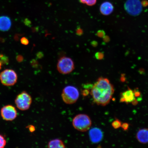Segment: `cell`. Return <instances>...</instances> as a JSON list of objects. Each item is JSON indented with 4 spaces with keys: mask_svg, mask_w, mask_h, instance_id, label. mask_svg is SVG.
<instances>
[{
    "mask_svg": "<svg viewBox=\"0 0 148 148\" xmlns=\"http://www.w3.org/2000/svg\"><path fill=\"white\" fill-rule=\"evenodd\" d=\"M114 92V86L109 79L100 77L92 86L90 93L94 102L105 106L110 102Z\"/></svg>",
    "mask_w": 148,
    "mask_h": 148,
    "instance_id": "6da1fadb",
    "label": "cell"
},
{
    "mask_svg": "<svg viewBox=\"0 0 148 148\" xmlns=\"http://www.w3.org/2000/svg\"><path fill=\"white\" fill-rule=\"evenodd\" d=\"M73 125L75 129L80 132H86L90 128L92 121L87 114H79L76 116L73 120Z\"/></svg>",
    "mask_w": 148,
    "mask_h": 148,
    "instance_id": "7a4b0ae2",
    "label": "cell"
},
{
    "mask_svg": "<svg viewBox=\"0 0 148 148\" xmlns=\"http://www.w3.org/2000/svg\"><path fill=\"white\" fill-rule=\"evenodd\" d=\"M63 101L67 104H72L76 102L79 97V92L75 87L68 86L63 90L62 94Z\"/></svg>",
    "mask_w": 148,
    "mask_h": 148,
    "instance_id": "3957f363",
    "label": "cell"
},
{
    "mask_svg": "<svg viewBox=\"0 0 148 148\" xmlns=\"http://www.w3.org/2000/svg\"><path fill=\"white\" fill-rule=\"evenodd\" d=\"M32 98L25 91L18 94L15 99V103L17 108L22 111L29 110L32 103Z\"/></svg>",
    "mask_w": 148,
    "mask_h": 148,
    "instance_id": "277c9868",
    "label": "cell"
},
{
    "mask_svg": "<svg viewBox=\"0 0 148 148\" xmlns=\"http://www.w3.org/2000/svg\"><path fill=\"white\" fill-rule=\"evenodd\" d=\"M18 75L14 70L7 69L0 73V81L3 86H11L17 82Z\"/></svg>",
    "mask_w": 148,
    "mask_h": 148,
    "instance_id": "5b68a950",
    "label": "cell"
},
{
    "mask_svg": "<svg viewBox=\"0 0 148 148\" xmlns=\"http://www.w3.org/2000/svg\"><path fill=\"white\" fill-rule=\"evenodd\" d=\"M57 69L60 73L66 75L73 71L75 69V64L71 58L63 57L58 61Z\"/></svg>",
    "mask_w": 148,
    "mask_h": 148,
    "instance_id": "8992f818",
    "label": "cell"
},
{
    "mask_svg": "<svg viewBox=\"0 0 148 148\" xmlns=\"http://www.w3.org/2000/svg\"><path fill=\"white\" fill-rule=\"evenodd\" d=\"M142 6L140 0H127L125 4L126 11L132 16L140 14L142 10Z\"/></svg>",
    "mask_w": 148,
    "mask_h": 148,
    "instance_id": "52a82bcc",
    "label": "cell"
},
{
    "mask_svg": "<svg viewBox=\"0 0 148 148\" xmlns=\"http://www.w3.org/2000/svg\"><path fill=\"white\" fill-rule=\"evenodd\" d=\"M1 114L3 120L7 121H12L17 117V112L15 107L9 105L1 108Z\"/></svg>",
    "mask_w": 148,
    "mask_h": 148,
    "instance_id": "ba28073f",
    "label": "cell"
},
{
    "mask_svg": "<svg viewBox=\"0 0 148 148\" xmlns=\"http://www.w3.org/2000/svg\"><path fill=\"white\" fill-rule=\"evenodd\" d=\"M134 90L128 88L126 91L121 94L120 101L127 103H131L134 105L137 104L138 101L136 99Z\"/></svg>",
    "mask_w": 148,
    "mask_h": 148,
    "instance_id": "9c48e42d",
    "label": "cell"
},
{
    "mask_svg": "<svg viewBox=\"0 0 148 148\" xmlns=\"http://www.w3.org/2000/svg\"><path fill=\"white\" fill-rule=\"evenodd\" d=\"M89 134L90 140L93 143H99L103 138L102 132L101 129L97 127L90 130Z\"/></svg>",
    "mask_w": 148,
    "mask_h": 148,
    "instance_id": "30bf717a",
    "label": "cell"
},
{
    "mask_svg": "<svg viewBox=\"0 0 148 148\" xmlns=\"http://www.w3.org/2000/svg\"><path fill=\"white\" fill-rule=\"evenodd\" d=\"M114 7L112 3L105 1L101 5L99 10L101 13L105 16H108L113 12Z\"/></svg>",
    "mask_w": 148,
    "mask_h": 148,
    "instance_id": "8fae6325",
    "label": "cell"
},
{
    "mask_svg": "<svg viewBox=\"0 0 148 148\" xmlns=\"http://www.w3.org/2000/svg\"><path fill=\"white\" fill-rule=\"evenodd\" d=\"M138 141L142 144L148 143V129H140L136 135Z\"/></svg>",
    "mask_w": 148,
    "mask_h": 148,
    "instance_id": "7c38bea8",
    "label": "cell"
},
{
    "mask_svg": "<svg viewBox=\"0 0 148 148\" xmlns=\"http://www.w3.org/2000/svg\"><path fill=\"white\" fill-rule=\"evenodd\" d=\"M12 25V22L8 16H0V30L3 32L8 31Z\"/></svg>",
    "mask_w": 148,
    "mask_h": 148,
    "instance_id": "4fadbf2b",
    "label": "cell"
},
{
    "mask_svg": "<svg viewBox=\"0 0 148 148\" xmlns=\"http://www.w3.org/2000/svg\"><path fill=\"white\" fill-rule=\"evenodd\" d=\"M48 147L50 148H64L65 145L62 140L55 139L50 140L48 143Z\"/></svg>",
    "mask_w": 148,
    "mask_h": 148,
    "instance_id": "5bb4252c",
    "label": "cell"
},
{
    "mask_svg": "<svg viewBox=\"0 0 148 148\" xmlns=\"http://www.w3.org/2000/svg\"><path fill=\"white\" fill-rule=\"evenodd\" d=\"M122 123L121 121L118 119H116L112 122V125L114 129H118L121 127Z\"/></svg>",
    "mask_w": 148,
    "mask_h": 148,
    "instance_id": "9a60e30c",
    "label": "cell"
},
{
    "mask_svg": "<svg viewBox=\"0 0 148 148\" xmlns=\"http://www.w3.org/2000/svg\"><path fill=\"white\" fill-rule=\"evenodd\" d=\"M6 144V140L2 135L0 134V148H4Z\"/></svg>",
    "mask_w": 148,
    "mask_h": 148,
    "instance_id": "2e32d148",
    "label": "cell"
},
{
    "mask_svg": "<svg viewBox=\"0 0 148 148\" xmlns=\"http://www.w3.org/2000/svg\"><path fill=\"white\" fill-rule=\"evenodd\" d=\"M97 2V0H86V4L88 6H91L95 5Z\"/></svg>",
    "mask_w": 148,
    "mask_h": 148,
    "instance_id": "e0dca14e",
    "label": "cell"
},
{
    "mask_svg": "<svg viewBox=\"0 0 148 148\" xmlns=\"http://www.w3.org/2000/svg\"><path fill=\"white\" fill-rule=\"evenodd\" d=\"M95 56L96 58L98 60H101L104 57V54L103 53L101 52H97L95 54Z\"/></svg>",
    "mask_w": 148,
    "mask_h": 148,
    "instance_id": "ac0fdd59",
    "label": "cell"
},
{
    "mask_svg": "<svg viewBox=\"0 0 148 148\" xmlns=\"http://www.w3.org/2000/svg\"><path fill=\"white\" fill-rule=\"evenodd\" d=\"M21 43L23 45H27L29 44V40L28 39L25 37H23L20 40Z\"/></svg>",
    "mask_w": 148,
    "mask_h": 148,
    "instance_id": "d6986e66",
    "label": "cell"
},
{
    "mask_svg": "<svg viewBox=\"0 0 148 148\" xmlns=\"http://www.w3.org/2000/svg\"><path fill=\"white\" fill-rule=\"evenodd\" d=\"M1 59V62L2 64H6L8 63L9 60L8 57L3 56L2 57Z\"/></svg>",
    "mask_w": 148,
    "mask_h": 148,
    "instance_id": "ffe728a7",
    "label": "cell"
},
{
    "mask_svg": "<svg viewBox=\"0 0 148 148\" xmlns=\"http://www.w3.org/2000/svg\"><path fill=\"white\" fill-rule=\"evenodd\" d=\"M121 127L124 130L127 131L129 128V124L127 123H123L121 124Z\"/></svg>",
    "mask_w": 148,
    "mask_h": 148,
    "instance_id": "44dd1931",
    "label": "cell"
},
{
    "mask_svg": "<svg viewBox=\"0 0 148 148\" xmlns=\"http://www.w3.org/2000/svg\"><path fill=\"white\" fill-rule=\"evenodd\" d=\"M97 35L98 36L103 38L105 36V33L103 30H99L98 31L97 33Z\"/></svg>",
    "mask_w": 148,
    "mask_h": 148,
    "instance_id": "7402d4cb",
    "label": "cell"
},
{
    "mask_svg": "<svg viewBox=\"0 0 148 148\" xmlns=\"http://www.w3.org/2000/svg\"><path fill=\"white\" fill-rule=\"evenodd\" d=\"M76 33L77 36H81L83 34V31L80 27H77L76 31Z\"/></svg>",
    "mask_w": 148,
    "mask_h": 148,
    "instance_id": "603a6c76",
    "label": "cell"
},
{
    "mask_svg": "<svg viewBox=\"0 0 148 148\" xmlns=\"http://www.w3.org/2000/svg\"><path fill=\"white\" fill-rule=\"evenodd\" d=\"M31 64L33 67H36L38 65V63L36 60H33L31 61Z\"/></svg>",
    "mask_w": 148,
    "mask_h": 148,
    "instance_id": "cb8c5ba5",
    "label": "cell"
},
{
    "mask_svg": "<svg viewBox=\"0 0 148 148\" xmlns=\"http://www.w3.org/2000/svg\"><path fill=\"white\" fill-rule=\"evenodd\" d=\"M16 59L18 62H21L23 60V57L21 55H18L16 57Z\"/></svg>",
    "mask_w": 148,
    "mask_h": 148,
    "instance_id": "d4e9b609",
    "label": "cell"
},
{
    "mask_svg": "<svg viewBox=\"0 0 148 148\" xmlns=\"http://www.w3.org/2000/svg\"><path fill=\"white\" fill-rule=\"evenodd\" d=\"M36 56L37 58L38 59H41L43 58L44 54L42 52H39L37 53Z\"/></svg>",
    "mask_w": 148,
    "mask_h": 148,
    "instance_id": "484cf974",
    "label": "cell"
},
{
    "mask_svg": "<svg viewBox=\"0 0 148 148\" xmlns=\"http://www.w3.org/2000/svg\"><path fill=\"white\" fill-rule=\"evenodd\" d=\"M142 6L144 7H147L148 5V1L147 0H144L141 2Z\"/></svg>",
    "mask_w": 148,
    "mask_h": 148,
    "instance_id": "4316f807",
    "label": "cell"
},
{
    "mask_svg": "<svg viewBox=\"0 0 148 148\" xmlns=\"http://www.w3.org/2000/svg\"><path fill=\"white\" fill-rule=\"evenodd\" d=\"M29 130L31 131V132H33L35 130V128L34 126H29Z\"/></svg>",
    "mask_w": 148,
    "mask_h": 148,
    "instance_id": "83f0119b",
    "label": "cell"
},
{
    "mask_svg": "<svg viewBox=\"0 0 148 148\" xmlns=\"http://www.w3.org/2000/svg\"><path fill=\"white\" fill-rule=\"evenodd\" d=\"M92 45L93 46H96L97 45V42L95 41L92 42H91Z\"/></svg>",
    "mask_w": 148,
    "mask_h": 148,
    "instance_id": "f1b7e54d",
    "label": "cell"
},
{
    "mask_svg": "<svg viewBox=\"0 0 148 148\" xmlns=\"http://www.w3.org/2000/svg\"><path fill=\"white\" fill-rule=\"evenodd\" d=\"M89 93V92L88 91V90H86L85 91H84V92H83V94H84V95L85 96H86L87 95H88V94Z\"/></svg>",
    "mask_w": 148,
    "mask_h": 148,
    "instance_id": "f546056e",
    "label": "cell"
},
{
    "mask_svg": "<svg viewBox=\"0 0 148 148\" xmlns=\"http://www.w3.org/2000/svg\"><path fill=\"white\" fill-rule=\"evenodd\" d=\"M79 2L83 3V4H86V0H79Z\"/></svg>",
    "mask_w": 148,
    "mask_h": 148,
    "instance_id": "4dcf8cb0",
    "label": "cell"
},
{
    "mask_svg": "<svg viewBox=\"0 0 148 148\" xmlns=\"http://www.w3.org/2000/svg\"><path fill=\"white\" fill-rule=\"evenodd\" d=\"M2 63L1 61L0 60V70L1 69V66L2 65Z\"/></svg>",
    "mask_w": 148,
    "mask_h": 148,
    "instance_id": "1f68e13d",
    "label": "cell"
},
{
    "mask_svg": "<svg viewBox=\"0 0 148 148\" xmlns=\"http://www.w3.org/2000/svg\"><path fill=\"white\" fill-rule=\"evenodd\" d=\"M3 56V54H1L0 53V59Z\"/></svg>",
    "mask_w": 148,
    "mask_h": 148,
    "instance_id": "d6a6232c",
    "label": "cell"
}]
</instances>
